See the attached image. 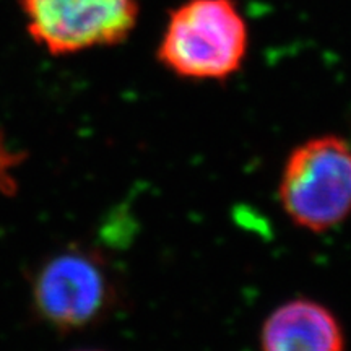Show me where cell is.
<instances>
[{
    "label": "cell",
    "instance_id": "6da1fadb",
    "mask_svg": "<svg viewBox=\"0 0 351 351\" xmlns=\"http://www.w3.org/2000/svg\"><path fill=\"white\" fill-rule=\"evenodd\" d=\"M247 51V26L230 0H191L171 15L158 59L176 75L225 80Z\"/></svg>",
    "mask_w": 351,
    "mask_h": 351
},
{
    "label": "cell",
    "instance_id": "7a4b0ae2",
    "mask_svg": "<svg viewBox=\"0 0 351 351\" xmlns=\"http://www.w3.org/2000/svg\"><path fill=\"white\" fill-rule=\"evenodd\" d=\"M280 204L304 230L322 232L351 213V145L320 135L289 153L278 186Z\"/></svg>",
    "mask_w": 351,
    "mask_h": 351
},
{
    "label": "cell",
    "instance_id": "3957f363",
    "mask_svg": "<svg viewBox=\"0 0 351 351\" xmlns=\"http://www.w3.org/2000/svg\"><path fill=\"white\" fill-rule=\"evenodd\" d=\"M28 29L52 54L111 46L129 36L137 0H21Z\"/></svg>",
    "mask_w": 351,
    "mask_h": 351
},
{
    "label": "cell",
    "instance_id": "277c9868",
    "mask_svg": "<svg viewBox=\"0 0 351 351\" xmlns=\"http://www.w3.org/2000/svg\"><path fill=\"white\" fill-rule=\"evenodd\" d=\"M114 287L104 262L91 252L67 251L51 258L34 283V302L62 330L91 326L108 313Z\"/></svg>",
    "mask_w": 351,
    "mask_h": 351
},
{
    "label": "cell",
    "instance_id": "5b68a950",
    "mask_svg": "<svg viewBox=\"0 0 351 351\" xmlns=\"http://www.w3.org/2000/svg\"><path fill=\"white\" fill-rule=\"evenodd\" d=\"M261 346L262 351H345V335L330 309L298 298L265 319Z\"/></svg>",
    "mask_w": 351,
    "mask_h": 351
},
{
    "label": "cell",
    "instance_id": "8992f818",
    "mask_svg": "<svg viewBox=\"0 0 351 351\" xmlns=\"http://www.w3.org/2000/svg\"><path fill=\"white\" fill-rule=\"evenodd\" d=\"M82 351H98V350H82Z\"/></svg>",
    "mask_w": 351,
    "mask_h": 351
}]
</instances>
